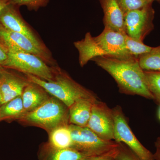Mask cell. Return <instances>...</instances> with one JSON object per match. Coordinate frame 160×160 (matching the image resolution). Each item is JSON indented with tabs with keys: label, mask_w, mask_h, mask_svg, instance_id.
<instances>
[{
	"label": "cell",
	"mask_w": 160,
	"mask_h": 160,
	"mask_svg": "<svg viewBox=\"0 0 160 160\" xmlns=\"http://www.w3.org/2000/svg\"><path fill=\"white\" fill-rule=\"evenodd\" d=\"M144 71L147 86L153 100L160 106V71Z\"/></svg>",
	"instance_id": "obj_21"
},
{
	"label": "cell",
	"mask_w": 160,
	"mask_h": 160,
	"mask_svg": "<svg viewBox=\"0 0 160 160\" xmlns=\"http://www.w3.org/2000/svg\"><path fill=\"white\" fill-rule=\"evenodd\" d=\"M26 76L18 74L2 67L0 72V96L2 105L22 95L29 83Z\"/></svg>",
	"instance_id": "obj_11"
},
{
	"label": "cell",
	"mask_w": 160,
	"mask_h": 160,
	"mask_svg": "<svg viewBox=\"0 0 160 160\" xmlns=\"http://www.w3.org/2000/svg\"><path fill=\"white\" fill-rule=\"evenodd\" d=\"M126 34L105 28L102 32L94 38L106 55L130 56L131 55L128 52L125 43Z\"/></svg>",
	"instance_id": "obj_12"
},
{
	"label": "cell",
	"mask_w": 160,
	"mask_h": 160,
	"mask_svg": "<svg viewBox=\"0 0 160 160\" xmlns=\"http://www.w3.org/2000/svg\"><path fill=\"white\" fill-rule=\"evenodd\" d=\"M118 143V148L114 160H140L125 144L122 142Z\"/></svg>",
	"instance_id": "obj_25"
},
{
	"label": "cell",
	"mask_w": 160,
	"mask_h": 160,
	"mask_svg": "<svg viewBox=\"0 0 160 160\" xmlns=\"http://www.w3.org/2000/svg\"><path fill=\"white\" fill-rule=\"evenodd\" d=\"M69 125L59 126L48 133L47 143L51 147L58 149L71 148L72 140Z\"/></svg>",
	"instance_id": "obj_19"
},
{
	"label": "cell",
	"mask_w": 160,
	"mask_h": 160,
	"mask_svg": "<svg viewBox=\"0 0 160 160\" xmlns=\"http://www.w3.org/2000/svg\"><path fill=\"white\" fill-rule=\"evenodd\" d=\"M25 113L22 95L20 96L1 105L0 122L18 121Z\"/></svg>",
	"instance_id": "obj_18"
},
{
	"label": "cell",
	"mask_w": 160,
	"mask_h": 160,
	"mask_svg": "<svg viewBox=\"0 0 160 160\" xmlns=\"http://www.w3.org/2000/svg\"><path fill=\"white\" fill-rule=\"evenodd\" d=\"M2 66H0V72L1 71V69H2Z\"/></svg>",
	"instance_id": "obj_33"
},
{
	"label": "cell",
	"mask_w": 160,
	"mask_h": 160,
	"mask_svg": "<svg viewBox=\"0 0 160 160\" xmlns=\"http://www.w3.org/2000/svg\"><path fill=\"white\" fill-rule=\"evenodd\" d=\"M159 2V3H160V1H158Z\"/></svg>",
	"instance_id": "obj_35"
},
{
	"label": "cell",
	"mask_w": 160,
	"mask_h": 160,
	"mask_svg": "<svg viewBox=\"0 0 160 160\" xmlns=\"http://www.w3.org/2000/svg\"><path fill=\"white\" fill-rule=\"evenodd\" d=\"M8 51L0 43V66H3L8 59Z\"/></svg>",
	"instance_id": "obj_27"
},
{
	"label": "cell",
	"mask_w": 160,
	"mask_h": 160,
	"mask_svg": "<svg viewBox=\"0 0 160 160\" xmlns=\"http://www.w3.org/2000/svg\"><path fill=\"white\" fill-rule=\"evenodd\" d=\"M91 156L72 148L55 149L48 143L43 144L39 152V160H84Z\"/></svg>",
	"instance_id": "obj_16"
},
{
	"label": "cell",
	"mask_w": 160,
	"mask_h": 160,
	"mask_svg": "<svg viewBox=\"0 0 160 160\" xmlns=\"http://www.w3.org/2000/svg\"><path fill=\"white\" fill-rule=\"evenodd\" d=\"M92 61L113 78L121 93L153 100L138 58L132 56L104 55L95 58Z\"/></svg>",
	"instance_id": "obj_1"
},
{
	"label": "cell",
	"mask_w": 160,
	"mask_h": 160,
	"mask_svg": "<svg viewBox=\"0 0 160 160\" xmlns=\"http://www.w3.org/2000/svg\"><path fill=\"white\" fill-rule=\"evenodd\" d=\"M97 101L82 99L76 101L69 108V124L86 127L91 116L93 103Z\"/></svg>",
	"instance_id": "obj_17"
},
{
	"label": "cell",
	"mask_w": 160,
	"mask_h": 160,
	"mask_svg": "<svg viewBox=\"0 0 160 160\" xmlns=\"http://www.w3.org/2000/svg\"><path fill=\"white\" fill-rule=\"evenodd\" d=\"M50 0H10L12 4L20 7L25 6L29 11H37L41 8L46 7Z\"/></svg>",
	"instance_id": "obj_24"
},
{
	"label": "cell",
	"mask_w": 160,
	"mask_h": 160,
	"mask_svg": "<svg viewBox=\"0 0 160 160\" xmlns=\"http://www.w3.org/2000/svg\"><path fill=\"white\" fill-rule=\"evenodd\" d=\"M86 127L103 139L114 141V120L112 109L99 100L95 102Z\"/></svg>",
	"instance_id": "obj_9"
},
{
	"label": "cell",
	"mask_w": 160,
	"mask_h": 160,
	"mask_svg": "<svg viewBox=\"0 0 160 160\" xmlns=\"http://www.w3.org/2000/svg\"><path fill=\"white\" fill-rule=\"evenodd\" d=\"M51 96L42 87L29 81L22 94L23 106L26 113L37 109Z\"/></svg>",
	"instance_id": "obj_14"
},
{
	"label": "cell",
	"mask_w": 160,
	"mask_h": 160,
	"mask_svg": "<svg viewBox=\"0 0 160 160\" xmlns=\"http://www.w3.org/2000/svg\"><path fill=\"white\" fill-rule=\"evenodd\" d=\"M155 152L153 153L155 160H160V147H156Z\"/></svg>",
	"instance_id": "obj_29"
},
{
	"label": "cell",
	"mask_w": 160,
	"mask_h": 160,
	"mask_svg": "<svg viewBox=\"0 0 160 160\" xmlns=\"http://www.w3.org/2000/svg\"><path fill=\"white\" fill-rule=\"evenodd\" d=\"M158 118L160 121V106L158 112Z\"/></svg>",
	"instance_id": "obj_31"
},
{
	"label": "cell",
	"mask_w": 160,
	"mask_h": 160,
	"mask_svg": "<svg viewBox=\"0 0 160 160\" xmlns=\"http://www.w3.org/2000/svg\"><path fill=\"white\" fill-rule=\"evenodd\" d=\"M0 43L7 50H16L37 56L52 67L58 66L51 52L45 45H40L24 35L6 29L0 24Z\"/></svg>",
	"instance_id": "obj_6"
},
{
	"label": "cell",
	"mask_w": 160,
	"mask_h": 160,
	"mask_svg": "<svg viewBox=\"0 0 160 160\" xmlns=\"http://www.w3.org/2000/svg\"><path fill=\"white\" fill-rule=\"evenodd\" d=\"M152 1H154V0H152ZM158 1H160V0H158Z\"/></svg>",
	"instance_id": "obj_34"
},
{
	"label": "cell",
	"mask_w": 160,
	"mask_h": 160,
	"mask_svg": "<svg viewBox=\"0 0 160 160\" xmlns=\"http://www.w3.org/2000/svg\"><path fill=\"white\" fill-rule=\"evenodd\" d=\"M11 3L10 0H0V12L7 5Z\"/></svg>",
	"instance_id": "obj_28"
},
{
	"label": "cell",
	"mask_w": 160,
	"mask_h": 160,
	"mask_svg": "<svg viewBox=\"0 0 160 160\" xmlns=\"http://www.w3.org/2000/svg\"><path fill=\"white\" fill-rule=\"evenodd\" d=\"M154 145L155 147H160V137L157 139L156 141L155 142Z\"/></svg>",
	"instance_id": "obj_30"
},
{
	"label": "cell",
	"mask_w": 160,
	"mask_h": 160,
	"mask_svg": "<svg viewBox=\"0 0 160 160\" xmlns=\"http://www.w3.org/2000/svg\"><path fill=\"white\" fill-rule=\"evenodd\" d=\"M154 14L152 4L127 12L124 15L125 33L135 40L143 42L154 29Z\"/></svg>",
	"instance_id": "obj_8"
},
{
	"label": "cell",
	"mask_w": 160,
	"mask_h": 160,
	"mask_svg": "<svg viewBox=\"0 0 160 160\" xmlns=\"http://www.w3.org/2000/svg\"><path fill=\"white\" fill-rule=\"evenodd\" d=\"M103 9V23L105 28L121 33H126L124 14L117 0H98Z\"/></svg>",
	"instance_id": "obj_13"
},
{
	"label": "cell",
	"mask_w": 160,
	"mask_h": 160,
	"mask_svg": "<svg viewBox=\"0 0 160 160\" xmlns=\"http://www.w3.org/2000/svg\"><path fill=\"white\" fill-rule=\"evenodd\" d=\"M120 9L125 15L129 12L140 9L152 4V0H117Z\"/></svg>",
	"instance_id": "obj_23"
},
{
	"label": "cell",
	"mask_w": 160,
	"mask_h": 160,
	"mask_svg": "<svg viewBox=\"0 0 160 160\" xmlns=\"http://www.w3.org/2000/svg\"><path fill=\"white\" fill-rule=\"evenodd\" d=\"M17 121L23 125L40 127L49 133L59 126L69 125V109L51 96L37 109L26 112Z\"/></svg>",
	"instance_id": "obj_3"
},
{
	"label": "cell",
	"mask_w": 160,
	"mask_h": 160,
	"mask_svg": "<svg viewBox=\"0 0 160 160\" xmlns=\"http://www.w3.org/2000/svg\"><path fill=\"white\" fill-rule=\"evenodd\" d=\"M71 133V148L89 156L106 154L118 147L115 141L103 139L87 127L69 125Z\"/></svg>",
	"instance_id": "obj_5"
},
{
	"label": "cell",
	"mask_w": 160,
	"mask_h": 160,
	"mask_svg": "<svg viewBox=\"0 0 160 160\" xmlns=\"http://www.w3.org/2000/svg\"><path fill=\"white\" fill-rule=\"evenodd\" d=\"M118 148V147L113 151L106 154L87 157L84 160H114L115 156L117 152Z\"/></svg>",
	"instance_id": "obj_26"
},
{
	"label": "cell",
	"mask_w": 160,
	"mask_h": 160,
	"mask_svg": "<svg viewBox=\"0 0 160 160\" xmlns=\"http://www.w3.org/2000/svg\"><path fill=\"white\" fill-rule=\"evenodd\" d=\"M19 7L10 3L0 12V24L6 29L26 36L35 42L45 45L42 39L23 19Z\"/></svg>",
	"instance_id": "obj_10"
},
{
	"label": "cell",
	"mask_w": 160,
	"mask_h": 160,
	"mask_svg": "<svg viewBox=\"0 0 160 160\" xmlns=\"http://www.w3.org/2000/svg\"><path fill=\"white\" fill-rule=\"evenodd\" d=\"M114 115V141L124 143L140 160H155L154 155L140 142L129 127L121 106L112 109Z\"/></svg>",
	"instance_id": "obj_7"
},
{
	"label": "cell",
	"mask_w": 160,
	"mask_h": 160,
	"mask_svg": "<svg viewBox=\"0 0 160 160\" xmlns=\"http://www.w3.org/2000/svg\"><path fill=\"white\" fill-rule=\"evenodd\" d=\"M125 43L129 54L137 58L145 53H148L151 51L152 48L145 45L143 42L132 38L126 34L125 35Z\"/></svg>",
	"instance_id": "obj_22"
},
{
	"label": "cell",
	"mask_w": 160,
	"mask_h": 160,
	"mask_svg": "<svg viewBox=\"0 0 160 160\" xmlns=\"http://www.w3.org/2000/svg\"><path fill=\"white\" fill-rule=\"evenodd\" d=\"M144 71H160V46L152 47L151 51L138 58Z\"/></svg>",
	"instance_id": "obj_20"
},
{
	"label": "cell",
	"mask_w": 160,
	"mask_h": 160,
	"mask_svg": "<svg viewBox=\"0 0 160 160\" xmlns=\"http://www.w3.org/2000/svg\"><path fill=\"white\" fill-rule=\"evenodd\" d=\"M8 57L3 67L23 74H31L45 81L54 78L56 67L49 66L37 56L19 50H9Z\"/></svg>",
	"instance_id": "obj_4"
},
{
	"label": "cell",
	"mask_w": 160,
	"mask_h": 160,
	"mask_svg": "<svg viewBox=\"0 0 160 160\" xmlns=\"http://www.w3.org/2000/svg\"><path fill=\"white\" fill-rule=\"evenodd\" d=\"M74 46L78 51L79 62L82 67L95 58L106 55L89 32L83 39L74 42Z\"/></svg>",
	"instance_id": "obj_15"
},
{
	"label": "cell",
	"mask_w": 160,
	"mask_h": 160,
	"mask_svg": "<svg viewBox=\"0 0 160 160\" xmlns=\"http://www.w3.org/2000/svg\"><path fill=\"white\" fill-rule=\"evenodd\" d=\"M1 105H2V101H1V98L0 96V107H1Z\"/></svg>",
	"instance_id": "obj_32"
},
{
	"label": "cell",
	"mask_w": 160,
	"mask_h": 160,
	"mask_svg": "<svg viewBox=\"0 0 160 160\" xmlns=\"http://www.w3.org/2000/svg\"><path fill=\"white\" fill-rule=\"evenodd\" d=\"M24 74L29 81L42 87L50 95L62 102L68 108L76 101L82 99L98 100L93 92L75 81L58 66L56 67L54 78L52 81H46L32 75Z\"/></svg>",
	"instance_id": "obj_2"
}]
</instances>
